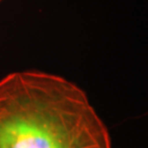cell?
Returning a JSON list of instances; mask_svg holds the SVG:
<instances>
[{"label":"cell","mask_w":148,"mask_h":148,"mask_svg":"<svg viewBox=\"0 0 148 148\" xmlns=\"http://www.w3.org/2000/svg\"><path fill=\"white\" fill-rule=\"evenodd\" d=\"M2 1H4V0H0V3H1Z\"/></svg>","instance_id":"cell-2"},{"label":"cell","mask_w":148,"mask_h":148,"mask_svg":"<svg viewBox=\"0 0 148 148\" xmlns=\"http://www.w3.org/2000/svg\"><path fill=\"white\" fill-rule=\"evenodd\" d=\"M0 148H112L87 93L56 74L27 69L0 79Z\"/></svg>","instance_id":"cell-1"}]
</instances>
